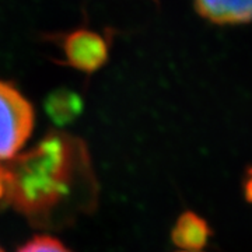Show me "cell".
I'll use <instances>...</instances> for the list:
<instances>
[{
	"label": "cell",
	"mask_w": 252,
	"mask_h": 252,
	"mask_svg": "<svg viewBox=\"0 0 252 252\" xmlns=\"http://www.w3.org/2000/svg\"><path fill=\"white\" fill-rule=\"evenodd\" d=\"M34 124L32 104L14 84L0 80V161L13 158L24 147Z\"/></svg>",
	"instance_id": "cell-1"
},
{
	"label": "cell",
	"mask_w": 252,
	"mask_h": 252,
	"mask_svg": "<svg viewBox=\"0 0 252 252\" xmlns=\"http://www.w3.org/2000/svg\"><path fill=\"white\" fill-rule=\"evenodd\" d=\"M62 48L63 64L72 66L84 73L97 72L109 58L112 36L89 27H80L58 35L49 36Z\"/></svg>",
	"instance_id": "cell-2"
},
{
	"label": "cell",
	"mask_w": 252,
	"mask_h": 252,
	"mask_svg": "<svg viewBox=\"0 0 252 252\" xmlns=\"http://www.w3.org/2000/svg\"><path fill=\"white\" fill-rule=\"evenodd\" d=\"M198 13L219 26L247 24L251 20V0H195Z\"/></svg>",
	"instance_id": "cell-3"
},
{
	"label": "cell",
	"mask_w": 252,
	"mask_h": 252,
	"mask_svg": "<svg viewBox=\"0 0 252 252\" xmlns=\"http://www.w3.org/2000/svg\"><path fill=\"white\" fill-rule=\"evenodd\" d=\"M212 235L207 221L193 212L182 213L172 228V243L185 252H200Z\"/></svg>",
	"instance_id": "cell-4"
},
{
	"label": "cell",
	"mask_w": 252,
	"mask_h": 252,
	"mask_svg": "<svg viewBox=\"0 0 252 252\" xmlns=\"http://www.w3.org/2000/svg\"><path fill=\"white\" fill-rule=\"evenodd\" d=\"M80 107V98L76 94L66 90H59L54 93L46 102V108L49 111V114L58 118L72 115L76 111H79Z\"/></svg>",
	"instance_id": "cell-5"
},
{
	"label": "cell",
	"mask_w": 252,
	"mask_h": 252,
	"mask_svg": "<svg viewBox=\"0 0 252 252\" xmlns=\"http://www.w3.org/2000/svg\"><path fill=\"white\" fill-rule=\"evenodd\" d=\"M17 252H73L62 241L51 235H35L21 245Z\"/></svg>",
	"instance_id": "cell-6"
},
{
	"label": "cell",
	"mask_w": 252,
	"mask_h": 252,
	"mask_svg": "<svg viewBox=\"0 0 252 252\" xmlns=\"http://www.w3.org/2000/svg\"><path fill=\"white\" fill-rule=\"evenodd\" d=\"M0 252H4V251H3V248H1V247H0Z\"/></svg>",
	"instance_id": "cell-7"
},
{
	"label": "cell",
	"mask_w": 252,
	"mask_h": 252,
	"mask_svg": "<svg viewBox=\"0 0 252 252\" xmlns=\"http://www.w3.org/2000/svg\"><path fill=\"white\" fill-rule=\"evenodd\" d=\"M182 252H185V251H182Z\"/></svg>",
	"instance_id": "cell-8"
}]
</instances>
